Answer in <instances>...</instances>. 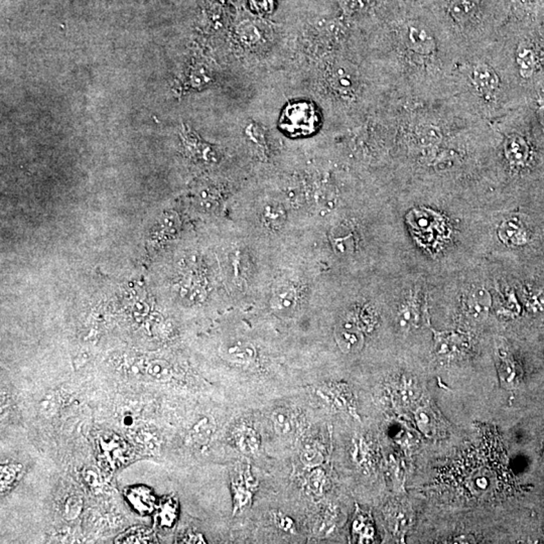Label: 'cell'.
Segmentation results:
<instances>
[{"label": "cell", "instance_id": "28", "mask_svg": "<svg viewBox=\"0 0 544 544\" xmlns=\"http://www.w3.org/2000/svg\"><path fill=\"white\" fill-rule=\"evenodd\" d=\"M275 521L278 525L280 526V528L285 530V532H291L294 528L293 520L289 517L285 516V515H276Z\"/></svg>", "mask_w": 544, "mask_h": 544}, {"label": "cell", "instance_id": "9", "mask_svg": "<svg viewBox=\"0 0 544 544\" xmlns=\"http://www.w3.org/2000/svg\"><path fill=\"white\" fill-rule=\"evenodd\" d=\"M296 419L291 410L282 409V408L276 410L272 414L274 429L278 432V434H282V436H289V434H293L296 430Z\"/></svg>", "mask_w": 544, "mask_h": 544}, {"label": "cell", "instance_id": "4", "mask_svg": "<svg viewBox=\"0 0 544 544\" xmlns=\"http://www.w3.org/2000/svg\"><path fill=\"white\" fill-rule=\"evenodd\" d=\"M436 352L439 356L450 357L458 355L467 346L465 337L456 333H438L434 332Z\"/></svg>", "mask_w": 544, "mask_h": 544}, {"label": "cell", "instance_id": "19", "mask_svg": "<svg viewBox=\"0 0 544 544\" xmlns=\"http://www.w3.org/2000/svg\"><path fill=\"white\" fill-rule=\"evenodd\" d=\"M416 418H418L419 427L425 434H436L434 427H436L438 423H436V416L432 414V410L427 409V408L419 410Z\"/></svg>", "mask_w": 544, "mask_h": 544}, {"label": "cell", "instance_id": "2", "mask_svg": "<svg viewBox=\"0 0 544 544\" xmlns=\"http://www.w3.org/2000/svg\"><path fill=\"white\" fill-rule=\"evenodd\" d=\"M335 338L340 349L347 354L360 351L364 344L362 329L352 318H345L337 325Z\"/></svg>", "mask_w": 544, "mask_h": 544}, {"label": "cell", "instance_id": "22", "mask_svg": "<svg viewBox=\"0 0 544 544\" xmlns=\"http://www.w3.org/2000/svg\"><path fill=\"white\" fill-rule=\"evenodd\" d=\"M300 459L305 466L312 468L318 467L324 461V456L322 452L314 447H307L303 450Z\"/></svg>", "mask_w": 544, "mask_h": 544}, {"label": "cell", "instance_id": "24", "mask_svg": "<svg viewBox=\"0 0 544 544\" xmlns=\"http://www.w3.org/2000/svg\"><path fill=\"white\" fill-rule=\"evenodd\" d=\"M508 157L515 164H521L527 157V149H526L522 142H512L511 146L508 149Z\"/></svg>", "mask_w": 544, "mask_h": 544}, {"label": "cell", "instance_id": "6", "mask_svg": "<svg viewBox=\"0 0 544 544\" xmlns=\"http://www.w3.org/2000/svg\"><path fill=\"white\" fill-rule=\"evenodd\" d=\"M472 81L484 94H492L499 87L498 76L487 65H477L473 69Z\"/></svg>", "mask_w": 544, "mask_h": 544}, {"label": "cell", "instance_id": "15", "mask_svg": "<svg viewBox=\"0 0 544 544\" xmlns=\"http://www.w3.org/2000/svg\"><path fill=\"white\" fill-rule=\"evenodd\" d=\"M477 10L475 0H452L450 13L458 22L467 21Z\"/></svg>", "mask_w": 544, "mask_h": 544}, {"label": "cell", "instance_id": "16", "mask_svg": "<svg viewBox=\"0 0 544 544\" xmlns=\"http://www.w3.org/2000/svg\"><path fill=\"white\" fill-rule=\"evenodd\" d=\"M285 219H287L285 212L280 206L269 205L265 207L262 213L263 223L271 229H280L285 222Z\"/></svg>", "mask_w": 544, "mask_h": 544}, {"label": "cell", "instance_id": "20", "mask_svg": "<svg viewBox=\"0 0 544 544\" xmlns=\"http://www.w3.org/2000/svg\"><path fill=\"white\" fill-rule=\"evenodd\" d=\"M21 472V467L15 465L1 466L0 469V482H1V491L12 485L17 479V474Z\"/></svg>", "mask_w": 544, "mask_h": 544}, {"label": "cell", "instance_id": "13", "mask_svg": "<svg viewBox=\"0 0 544 544\" xmlns=\"http://www.w3.org/2000/svg\"><path fill=\"white\" fill-rule=\"evenodd\" d=\"M331 240L334 249L337 253L341 254V255L351 254L355 248V240H354V236L351 232L343 235V234H340L338 229H335L332 232Z\"/></svg>", "mask_w": 544, "mask_h": 544}, {"label": "cell", "instance_id": "23", "mask_svg": "<svg viewBox=\"0 0 544 544\" xmlns=\"http://www.w3.org/2000/svg\"><path fill=\"white\" fill-rule=\"evenodd\" d=\"M307 483H309V490L313 492V494L320 496V495H322L323 490L325 488V475L324 472L321 471V470H314L309 475Z\"/></svg>", "mask_w": 544, "mask_h": 544}, {"label": "cell", "instance_id": "3", "mask_svg": "<svg viewBox=\"0 0 544 544\" xmlns=\"http://www.w3.org/2000/svg\"><path fill=\"white\" fill-rule=\"evenodd\" d=\"M491 304V296L484 287H475L466 298L468 316L476 322H482L487 318Z\"/></svg>", "mask_w": 544, "mask_h": 544}, {"label": "cell", "instance_id": "8", "mask_svg": "<svg viewBox=\"0 0 544 544\" xmlns=\"http://www.w3.org/2000/svg\"><path fill=\"white\" fill-rule=\"evenodd\" d=\"M234 440L238 449L245 454H254L260 448V441L255 430L249 427H240L234 432Z\"/></svg>", "mask_w": 544, "mask_h": 544}, {"label": "cell", "instance_id": "29", "mask_svg": "<svg viewBox=\"0 0 544 544\" xmlns=\"http://www.w3.org/2000/svg\"><path fill=\"white\" fill-rule=\"evenodd\" d=\"M184 543H205L204 537L202 534H197V532H188L186 536L184 537Z\"/></svg>", "mask_w": 544, "mask_h": 544}, {"label": "cell", "instance_id": "21", "mask_svg": "<svg viewBox=\"0 0 544 544\" xmlns=\"http://www.w3.org/2000/svg\"><path fill=\"white\" fill-rule=\"evenodd\" d=\"M83 508V501L80 497L72 496L65 504L64 516L67 520H75Z\"/></svg>", "mask_w": 544, "mask_h": 544}, {"label": "cell", "instance_id": "12", "mask_svg": "<svg viewBox=\"0 0 544 544\" xmlns=\"http://www.w3.org/2000/svg\"><path fill=\"white\" fill-rule=\"evenodd\" d=\"M226 354L232 362L248 364L255 358L256 351L253 346L248 344V343L246 344L238 343V344L230 346L227 350Z\"/></svg>", "mask_w": 544, "mask_h": 544}, {"label": "cell", "instance_id": "17", "mask_svg": "<svg viewBox=\"0 0 544 544\" xmlns=\"http://www.w3.org/2000/svg\"><path fill=\"white\" fill-rule=\"evenodd\" d=\"M418 321V311L416 303L414 300H408L405 304L401 305L398 312V322L401 328L412 327L416 325Z\"/></svg>", "mask_w": 544, "mask_h": 544}, {"label": "cell", "instance_id": "26", "mask_svg": "<svg viewBox=\"0 0 544 544\" xmlns=\"http://www.w3.org/2000/svg\"><path fill=\"white\" fill-rule=\"evenodd\" d=\"M58 405H59V401H58L57 396H56V394H46V398H44V400L41 402V410L42 414H44V416H53V414L57 411Z\"/></svg>", "mask_w": 544, "mask_h": 544}, {"label": "cell", "instance_id": "5", "mask_svg": "<svg viewBox=\"0 0 544 544\" xmlns=\"http://www.w3.org/2000/svg\"><path fill=\"white\" fill-rule=\"evenodd\" d=\"M271 304L272 309L278 313L289 314L294 312L298 305V294L296 287L291 284L280 285L274 291Z\"/></svg>", "mask_w": 544, "mask_h": 544}, {"label": "cell", "instance_id": "14", "mask_svg": "<svg viewBox=\"0 0 544 544\" xmlns=\"http://www.w3.org/2000/svg\"><path fill=\"white\" fill-rule=\"evenodd\" d=\"M178 503L173 498L164 499V502L160 504V510L158 513V519L160 525L164 527H169L173 525L177 519Z\"/></svg>", "mask_w": 544, "mask_h": 544}, {"label": "cell", "instance_id": "1", "mask_svg": "<svg viewBox=\"0 0 544 544\" xmlns=\"http://www.w3.org/2000/svg\"><path fill=\"white\" fill-rule=\"evenodd\" d=\"M322 126V114L314 102L294 100L282 110L278 128L285 135L293 138L309 137L318 133Z\"/></svg>", "mask_w": 544, "mask_h": 544}, {"label": "cell", "instance_id": "10", "mask_svg": "<svg viewBox=\"0 0 544 544\" xmlns=\"http://www.w3.org/2000/svg\"><path fill=\"white\" fill-rule=\"evenodd\" d=\"M127 498L133 506H135V509L142 513L151 512L155 504V499L151 491L144 488H133L128 491Z\"/></svg>", "mask_w": 544, "mask_h": 544}, {"label": "cell", "instance_id": "11", "mask_svg": "<svg viewBox=\"0 0 544 544\" xmlns=\"http://www.w3.org/2000/svg\"><path fill=\"white\" fill-rule=\"evenodd\" d=\"M499 235L507 244L520 245L526 240V233L522 227L511 221L504 223L499 230Z\"/></svg>", "mask_w": 544, "mask_h": 544}, {"label": "cell", "instance_id": "25", "mask_svg": "<svg viewBox=\"0 0 544 544\" xmlns=\"http://www.w3.org/2000/svg\"><path fill=\"white\" fill-rule=\"evenodd\" d=\"M147 373L158 380H166L171 375V369L166 363L153 362L148 367Z\"/></svg>", "mask_w": 544, "mask_h": 544}, {"label": "cell", "instance_id": "18", "mask_svg": "<svg viewBox=\"0 0 544 544\" xmlns=\"http://www.w3.org/2000/svg\"><path fill=\"white\" fill-rule=\"evenodd\" d=\"M153 535L144 528H133L116 539L117 543H153Z\"/></svg>", "mask_w": 544, "mask_h": 544}, {"label": "cell", "instance_id": "27", "mask_svg": "<svg viewBox=\"0 0 544 544\" xmlns=\"http://www.w3.org/2000/svg\"><path fill=\"white\" fill-rule=\"evenodd\" d=\"M252 10L257 13H271L274 8V0H249Z\"/></svg>", "mask_w": 544, "mask_h": 544}, {"label": "cell", "instance_id": "7", "mask_svg": "<svg viewBox=\"0 0 544 544\" xmlns=\"http://www.w3.org/2000/svg\"><path fill=\"white\" fill-rule=\"evenodd\" d=\"M408 41L411 48L420 55H429L434 51V37L423 26H410Z\"/></svg>", "mask_w": 544, "mask_h": 544}]
</instances>
